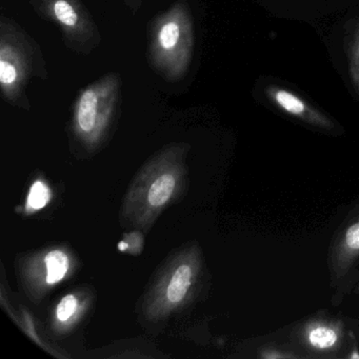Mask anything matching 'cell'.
Listing matches in <instances>:
<instances>
[{"label": "cell", "instance_id": "11", "mask_svg": "<svg viewBox=\"0 0 359 359\" xmlns=\"http://www.w3.org/2000/svg\"><path fill=\"white\" fill-rule=\"evenodd\" d=\"M48 283H55L64 278L68 272V256L60 250H54L46 256Z\"/></svg>", "mask_w": 359, "mask_h": 359}, {"label": "cell", "instance_id": "10", "mask_svg": "<svg viewBox=\"0 0 359 359\" xmlns=\"http://www.w3.org/2000/svg\"><path fill=\"white\" fill-rule=\"evenodd\" d=\"M348 57V71L355 90L359 94V22H356L352 33L346 39Z\"/></svg>", "mask_w": 359, "mask_h": 359}, {"label": "cell", "instance_id": "5", "mask_svg": "<svg viewBox=\"0 0 359 359\" xmlns=\"http://www.w3.org/2000/svg\"><path fill=\"white\" fill-rule=\"evenodd\" d=\"M359 205L342 224L332 241L329 251V270L332 287L336 289L334 302L344 296L358 283Z\"/></svg>", "mask_w": 359, "mask_h": 359}, {"label": "cell", "instance_id": "16", "mask_svg": "<svg viewBox=\"0 0 359 359\" xmlns=\"http://www.w3.org/2000/svg\"><path fill=\"white\" fill-rule=\"evenodd\" d=\"M358 283V292H357V293H358V295H359V280H358V283Z\"/></svg>", "mask_w": 359, "mask_h": 359}, {"label": "cell", "instance_id": "9", "mask_svg": "<svg viewBox=\"0 0 359 359\" xmlns=\"http://www.w3.org/2000/svg\"><path fill=\"white\" fill-rule=\"evenodd\" d=\"M175 189V178L171 174H165L155 180L149 191V203L153 207L165 205Z\"/></svg>", "mask_w": 359, "mask_h": 359}, {"label": "cell", "instance_id": "12", "mask_svg": "<svg viewBox=\"0 0 359 359\" xmlns=\"http://www.w3.org/2000/svg\"><path fill=\"white\" fill-rule=\"evenodd\" d=\"M50 191L43 182H36L31 187L29 193V207L34 210L43 209L50 201Z\"/></svg>", "mask_w": 359, "mask_h": 359}, {"label": "cell", "instance_id": "14", "mask_svg": "<svg viewBox=\"0 0 359 359\" xmlns=\"http://www.w3.org/2000/svg\"><path fill=\"white\" fill-rule=\"evenodd\" d=\"M260 357L264 359L297 358V355L278 346H264L260 351Z\"/></svg>", "mask_w": 359, "mask_h": 359}, {"label": "cell", "instance_id": "8", "mask_svg": "<svg viewBox=\"0 0 359 359\" xmlns=\"http://www.w3.org/2000/svg\"><path fill=\"white\" fill-rule=\"evenodd\" d=\"M192 279V269L188 264H182L174 273L167 290V297L172 304L182 302L188 292Z\"/></svg>", "mask_w": 359, "mask_h": 359}, {"label": "cell", "instance_id": "1", "mask_svg": "<svg viewBox=\"0 0 359 359\" xmlns=\"http://www.w3.org/2000/svg\"><path fill=\"white\" fill-rule=\"evenodd\" d=\"M150 68L167 83L188 74L195 53V24L188 0L175 3L149 22L147 28Z\"/></svg>", "mask_w": 359, "mask_h": 359}, {"label": "cell", "instance_id": "6", "mask_svg": "<svg viewBox=\"0 0 359 359\" xmlns=\"http://www.w3.org/2000/svg\"><path fill=\"white\" fill-rule=\"evenodd\" d=\"M296 339L311 356L334 357L344 346V325L331 317H313L302 323Z\"/></svg>", "mask_w": 359, "mask_h": 359}, {"label": "cell", "instance_id": "15", "mask_svg": "<svg viewBox=\"0 0 359 359\" xmlns=\"http://www.w3.org/2000/svg\"><path fill=\"white\" fill-rule=\"evenodd\" d=\"M142 1L144 0H123V4H125L127 9L131 12L132 15H135L142 8Z\"/></svg>", "mask_w": 359, "mask_h": 359}, {"label": "cell", "instance_id": "3", "mask_svg": "<svg viewBox=\"0 0 359 359\" xmlns=\"http://www.w3.org/2000/svg\"><path fill=\"white\" fill-rule=\"evenodd\" d=\"M33 11L57 27L67 49L79 55L93 53L102 36L92 14L81 0H28Z\"/></svg>", "mask_w": 359, "mask_h": 359}, {"label": "cell", "instance_id": "4", "mask_svg": "<svg viewBox=\"0 0 359 359\" xmlns=\"http://www.w3.org/2000/svg\"><path fill=\"white\" fill-rule=\"evenodd\" d=\"M123 81L119 73L102 75L77 94L73 121L79 133L97 135L112 121L121 108Z\"/></svg>", "mask_w": 359, "mask_h": 359}, {"label": "cell", "instance_id": "13", "mask_svg": "<svg viewBox=\"0 0 359 359\" xmlns=\"http://www.w3.org/2000/svg\"><path fill=\"white\" fill-rule=\"evenodd\" d=\"M77 308V299L73 295H68L62 298L58 304L57 317L60 320L66 321L74 314Z\"/></svg>", "mask_w": 359, "mask_h": 359}, {"label": "cell", "instance_id": "2", "mask_svg": "<svg viewBox=\"0 0 359 359\" xmlns=\"http://www.w3.org/2000/svg\"><path fill=\"white\" fill-rule=\"evenodd\" d=\"M49 77L43 50L15 20L0 16V91L14 107L30 109L29 83Z\"/></svg>", "mask_w": 359, "mask_h": 359}, {"label": "cell", "instance_id": "7", "mask_svg": "<svg viewBox=\"0 0 359 359\" xmlns=\"http://www.w3.org/2000/svg\"><path fill=\"white\" fill-rule=\"evenodd\" d=\"M266 96L271 104L281 112L323 131H333L335 125L332 119L314 107L311 106L300 96L285 88L270 86L266 89Z\"/></svg>", "mask_w": 359, "mask_h": 359}]
</instances>
